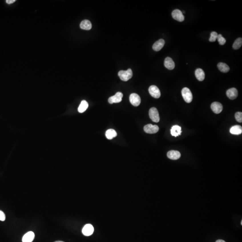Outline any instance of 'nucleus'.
<instances>
[{
    "mask_svg": "<svg viewBox=\"0 0 242 242\" xmlns=\"http://www.w3.org/2000/svg\"><path fill=\"white\" fill-rule=\"evenodd\" d=\"M149 115L150 118L153 122H158L160 121V116L158 111L156 108L152 107L149 110Z\"/></svg>",
    "mask_w": 242,
    "mask_h": 242,
    "instance_id": "3",
    "label": "nucleus"
},
{
    "mask_svg": "<svg viewBox=\"0 0 242 242\" xmlns=\"http://www.w3.org/2000/svg\"><path fill=\"white\" fill-rule=\"evenodd\" d=\"M217 41L218 43L221 45H223L225 44L226 42V40L223 37H222L221 34H218L217 37Z\"/></svg>",
    "mask_w": 242,
    "mask_h": 242,
    "instance_id": "25",
    "label": "nucleus"
},
{
    "mask_svg": "<svg viewBox=\"0 0 242 242\" xmlns=\"http://www.w3.org/2000/svg\"><path fill=\"white\" fill-rule=\"evenodd\" d=\"M94 232V227L92 225L87 224L84 225L82 229V233L85 236H90L93 234Z\"/></svg>",
    "mask_w": 242,
    "mask_h": 242,
    "instance_id": "9",
    "label": "nucleus"
},
{
    "mask_svg": "<svg viewBox=\"0 0 242 242\" xmlns=\"http://www.w3.org/2000/svg\"><path fill=\"white\" fill-rule=\"evenodd\" d=\"M15 1V0H6V3L9 4H11L12 3H14Z\"/></svg>",
    "mask_w": 242,
    "mask_h": 242,
    "instance_id": "28",
    "label": "nucleus"
},
{
    "mask_svg": "<svg viewBox=\"0 0 242 242\" xmlns=\"http://www.w3.org/2000/svg\"><path fill=\"white\" fill-rule=\"evenodd\" d=\"M242 38H239L236 39L233 45V48L235 50L239 49L242 46Z\"/></svg>",
    "mask_w": 242,
    "mask_h": 242,
    "instance_id": "23",
    "label": "nucleus"
},
{
    "mask_svg": "<svg viewBox=\"0 0 242 242\" xmlns=\"http://www.w3.org/2000/svg\"><path fill=\"white\" fill-rule=\"evenodd\" d=\"M164 66L167 69L172 70L174 69L175 64L172 59L170 57H167L164 61Z\"/></svg>",
    "mask_w": 242,
    "mask_h": 242,
    "instance_id": "14",
    "label": "nucleus"
},
{
    "mask_svg": "<svg viewBox=\"0 0 242 242\" xmlns=\"http://www.w3.org/2000/svg\"><path fill=\"white\" fill-rule=\"evenodd\" d=\"M227 95L230 99L234 100L238 96V91L235 88H231L227 91Z\"/></svg>",
    "mask_w": 242,
    "mask_h": 242,
    "instance_id": "11",
    "label": "nucleus"
},
{
    "mask_svg": "<svg viewBox=\"0 0 242 242\" xmlns=\"http://www.w3.org/2000/svg\"><path fill=\"white\" fill-rule=\"evenodd\" d=\"M117 136V132L114 129H110L108 130L106 132V137L108 140H112L113 138Z\"/></svg>",
    "mask_w": 242,
    "mask_h": 242,
    "instance_id": "22",
    "label": "nucleus"
},
{
    "mask_svg": "<svg viewBox=\"0 0 242 242\" xmlns=\"http://www.w3.org/2000/svg\"><path fill=\"white\" fill-rule=\"evenodd\" d=\"M80 27L81 29L85 30H89L92 27V23L88 20H83L80 24Z\"/></svg>",
    "mask_w": 242,
    "mask_h": 242,
    "instance_id": "17",
    "label": "nucleus"
},
{
    "mask_svg": "<svg viewBox=\"0 0 242 242\" xmlns=\"http://www.w3.org/2000/svg\"><path fill=\"white\" fill-rule=\"evenodd\" d=\"M151 96L155 98H159L161 96V92L159 89L155 85H152L148 89Z\"/></svg>",
    "mask_w": 242,
    "mask_h": 242,
    "instance_id": "6",
    "label": "nucleus"
},
{
    "mask_svg": "<svg viewBox=\"0 0 242 242\" xmlns=\"http://www.w3.org/2000/svg\"><path fill=\"white\" fill-rule=\"evenodd\" d=\"M63 242V241H56V242Z\"/></svg>",
    "mask_w": 242,
    "mask_h": 242,
    "instance_id": "30",
    "label": "nucleus"
},
{
    "mask_svg": "<svg viewBox=\"0 0 242 242\" xmlns=\"http://www.w3.org/2000/svg\"><path fill=\"white\" fill-rule=\"evenodd\" d=\"M216 242H225L224 240H221V239H218V240H217L216 241Z\"/></svg>",
    "mask_w": 242,
    "mask_h": 242,
    "instance_id": "29",
    "label": "nucleus"
},
{
    "mask_svg": "<svg viewBox=\"0 0 242 242\" xmlns=\"http://www.w3.org/2000/svg\"><path fill=\"white\" fill-rule=\"evenodd\" d=\"M5 220V215L3 211L0 210V221H4Z\"/></svg>",
    "mask_w": 242,
    "mask_h": 242,
    "instance_id": "27",
    "label": "nucleus"
},
{
    "mask_svg": "<svg viewBox=\"0 0 242 242\" xmlns=\"http://www.w3.org/2000/svg\"><path fill=\"white\" fill-rule=\"evenodd\" d=\"M211 108L213 112L216 114H220L223 110V106L220 103L214 102L211 104Z\"/></svg>",
    "mask_w": 242,
    "mask_h": 242,
    "instance_id": "10",
    "label": "nucleus"
},
{
    "mask_svg": "<svg viewBox=\"0 0 242 242\" xmlns=\"http://www.w3.org/2000/svg\"><path fill=\"white\" fill-rule=\"evenodd\" d=\"M35 238V234L33 231H29L24 235L23 237V242H32Z\"/></svg>",
    "mask_w": 242,
    "mask_h": 242,
    "instance_id": "15",
    "label": "nucleus"
},
{
    "mask_svg": "<svg viewBox=\"0 0 242 242\" xmlns=\"http://www.w3.org/2000/svg\"><path fill=\"white\" fill-rule=\"evenodd\" d=\"M88 107V104L85 100H82L78 108V111L79 113H82L84 112Z\"/></svg>",
    "mask_w": 242,
    "mask_h": 242,
    "instance_id": "21",
    "label": "nucleus"
},
{
    "mask_svg": "<svg viewBox=\"0 0 242 242\" xmlns=\"http://www.w3.org/2000/svg\"><path fill=\"white\" fill-rule=\"evenodd\" d=\"M167 157L171 160H176L179 159L181 157V154L179 151L171 150L167 153Z\"/></svg>",
    "mask_w": 242,
    "mask_h": 242,
    "instance_id": "12",
    "label": "nucleus"
},
{
    "mask_svg": "<svg viewBox=\"0 0 242 242\" xmlns=\"http://www.w3.org/2000/svg\"><path fill=\"white\" fill-rule=\"evenodd\" d=\"M165 44V41L163 39H160L154 44L152 49L156 51H159L163 48Z\"/></svg>",
    "mask_w": 242,
    "mask_h": 242,
    "instance_id": "13",
    "label": "nucleus"
},
{
    "mask_svg": "<svg viewBox=\"0 0 242 242\" xmlns=\"http://www.w3.org/2000/svg\"><path fill=\"white\" fill-rule=\"evenodd\" d=\"M182 95L186 102L189 103L192 101L193 99L192 94L188 88H183L182 90Z\"/></svg>",
    "mask_w": 242,
    "mask_h": 242,
    "instance_id": "2",
    "label": "nucleus"
},
{
    "mask_svg": "<svg viewBox=\"0 0 242 242\" xmlns=\"http://www.w3.org/2000/svg\"><path fill=\"white\" fill-rule=\"evenodd\" d=\"M241 224L242 225V221H241Z\"/></svg>",
    "mask_w": 242,
    "mask_h": 242,
    "instance_id": "31",
    "label": "nucleus"
},
{
    "mask_svg": "<svg viewBox=\"0 0 242 242\" xmlns=\"http://www.w3.org/2000/svg\"><path fill=\"white\" fill-rule=\"evenodd\" d=\"M130 103L134 106H138L141 103V99L138 94L132 93L130 94L129 98Z\"/></svg>",
    "mask_w": 242,
    "mask_h": 242,
    "instance_id": "5",
    "label": "nucleus"
},
{
    "mask_svg": "<svg viewBox=\"0 0 242 242\" xmlns=\"http://www.w3.org/2000/svg\"><path fill=\"white\" fill-rule=\"evenodd\" d=\"M230 132L233 135H240L242 133V126L239 125H235L230 129Z\"/></svg>",
    "mask_w": 242,
    "mask_h": 242,
    "instance_id": "19",
    "label": "nucleus"
},
{
    "mask_svg": "<svg viewBox=\"0 0 242 242\" xmlns=\"http://www.w3.org/2000/svg\"><path fill=\"white\" fill-rule=\"evenodd\" d=\"M118 75L122 80L127 81L132 77V71L130 69H128L126 70H120L118 72Z\"/></svg>",
    "mask_w": 242,
    "mask_h": 242,
    "instance_id": "1",
    "label": "nucleus"
},
{
    "mask_svg": "<svg viewBox=\"0 0 242 242\" xmlns=\"http://www.w3.org/2000/svg\"><path fill=\"white\" fill-rule=\"evenodd\" d=\"M235 118L236 121L238 122H242V112H237L235 114Z\"/></svg>",
    "mask_w": 242,
    "mask_h": 242,
    "instance_id": "26",
    "label": "nucleus"
},
{
    "mask_svg": "<svg viewBox=\"0 0 242 242\" xmlns=\"http://www.w3.org/2000/svg\"><path fill=\"white\" fill-rule=\"evenodd\" d=\"M172 16L173 18L179 22H183L184 20V16L183 15V13L179 9H176L172 13Z\"/></svg>",
    "mask_w": 242,
    "mask_h": 242,
    "instance_id": "8",
    "label": "nucleus"
},
{
    "mask_svg": "<svg viewBox=\"0 0 242 242\" xmlns=\"http://www.w3.org/2000/svg\"><path fill=\"white\" fill-rule=\"evenodd\" d=\"M217 35H218V34L215 31L212 32L211 33V34H210L209 39V41L210 42H213L215 41L217 39Z\"/></svg>",
    "mask_w": 242,
    "mask_h": 242,
    "instance_id": "24",
    "label": "nucleus"
},
{
    "mask_svg": "<svg viewBox=\"0 0 242 242\" xmlns=\"http://www.w3.org/2000/svg\"><path fill=\"white\" fill-rule=\"evenodd\" d=\"M195 75L196 78L199 81H202L205 79V72L202 69L200 68H198L195 70Z\"/></svg>",
    "mask_w": 242,
    "mask_h": 242,
    "instance_id": "16",
    "label": "nucleus"
},
{
    "mask_svg": "<svg viewBox=\"0 0 242 242\" xmlns=\"http://www.w3.org/2000/svg\"><path fill=\"white\" fill-rule=\"evenodd\" d=\"M181 133V127L179 126H174L172 127L171 129V134L172 136L177 137L180 135Z\"/></svg>",
    "mask_w": 242,
    "mask_h": 242,
    "instance_id": "18",
    "label": "nucleus"
},
{
    "mask_svg": "<svg viewBox=\"0 0 242 242\" xmlns=\"http://www.w3.org/2000/svg\"><path fill=\"white\" fill-rule=\"evenodd\" d=\"M217 67L220 71L223 73H227L230 70V67L226 64L220 62L217 64Z\"/></svg>",
    "mask_w": 242,
    "mask_h": 242,
    "instance_id": "20",
    "label": "nucleus"
},
{
    "mask_svg": "<svg viewBox=\"0 0 242 242\" xmlns=\"http://www.w3.org/2000/svg\"><path fill=\"white\" fill-rule=\"evenodd\" d=\"M122 97H123L122 93L121 92H118L115 95L110 97L108 99V101L109 103L111 104L119 103L122 100Z\"/></svg>",
    "mask_w": 242,
    "mask_h": 242,
    "instance_id": "4",
    "label": "nucleus"
},
{
    "mask_svg": "<svg viewBox=\"0 0 242 242\" xmlns=\"http://www.w3.org/2000/svg\"><path fill=\"white\" fill-rule=\"evenodd\" d=\"M144 132L148 134H155L158 132L159 130V127L157 125H152V124H149L146 125L144 127Z\"/></svg>",
    "mask_w": 242,
    "mask_h": 242,
    "instance_id": "7",
    "label": "nucleus"
}]
</instances>
